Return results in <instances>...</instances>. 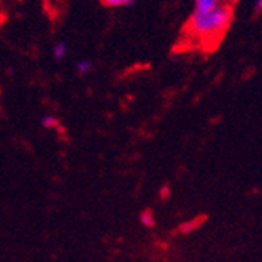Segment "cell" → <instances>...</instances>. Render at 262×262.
Returning a JSON list of instances; mask_svg holds the SVG:
<instances>
[{"mask_svg":"<svg viewBox=\"0 0 262 262\" xmlns=\"http://www.w3.org/2000/svg\"><path fill=\"white\" fill-rule=\"evenodd\" d=\"M232 19V5H221L208 13L193 15L190 16L188 28L195 34L196 37L201 39H217L221 37L224 31L229 28Z\"/></svg>","mask_w":262,"mask_h":262,"instance_id":"obj_1","label":"cell"},{"mask_svg":"<svg viewBox=\"0 0 262 262\" xmlns=\"http://www.w3.org/2000/svg\"><path fill=\"white\" fill-rule=\"evenodd\" d=\"M232 5L230 0H195V8H193V15H201L208 13V11L214 10L215 7L221 5Z\"/></svg>","mask_w":262,"mask_h":262,"instance_id":"obj_2","label":"cell"},{"mask_svg":"<svg viewBox=\"0 0 262 262\" xmlns=\"http://www.w3.org/2000/svg\"><path fill=\"white\" fill-rule=\"evenodd\" d=\"M140 224L143 227H146V229H153V227L156 225V217H155V214L151 209H145L140 212Z\"/></svg>","mask_w":262,"mask_h":262,"instance_id":"obj_3","label":"cell"},{"mask_svg":"<svg viewBox=\"0 0 262 262\" xmlns=\"http://www.w3.org/2000/svg\"><path fill=\"white\" fill-rule=\"evenodd\" d=\"M92 68H94V61L92 60H89V58L79 60L76 63V73L79 76H85V74H89L90 71H92Z\"/></svg>","mask_w":262,"mask_h":262,"instance_id":"obj_4","label":"cell"},{"mask_svg":"<svg viewBox=\"0 0 262 262\" xmlns=\"http://www.w3.org/2000/svg\"><path fill=\"white\" fill-rule=\"evenodd\" d=\"M52 53H53V58L55 60H58V61H61L64 56H66V53H68V45H66V42H56L55 45H53V50H52Z\"/></svg>","mask_w":262,"mask_h":262,"instance_id":"obj_5","label":"cell"},{"mask_svg":"<svg viewBox=\"0 0 262 262\" xmlns=\"http://www.w3.org/2000/svg\"><path fill=\"white\" fill-rule=\"evenodd\" d=\"M40 126L43 129H55L58 126V119H56V116H53V115H45L40 118Z\"/></svg>","mask_w":262,"mask_h":262,"instance_id":"obj_6","label":"cell"},{"mask_svg":"<svg viewBox=\"0 0 262 262\" xmlns=\"http://www.w3.org/2000/svg\"><path fill=\"white\" fill-rule=\"evenodd\" d=\"M132 2H134V0H101V4H103L105 7H111V8L124 7V5H129Z\"/></svg>","mask_w":262,"mask_h":262,"instance_id":"obj_7","label":"cell"},{"mask_svg":"<svg viewBox=\"0 0 262 262\" xmlns=\"http://www.w3.org/2000/svg\"><path fill=\"white\" fill-rule=\"evenodd\" d=\"M198 225H200L198 221H188V222L180 225V232L182 233H190V232H193L195 229H198Z\"/></svg>","mask_w":262,"mask_h":262,"instance_id":"obj_8","label":"cell"},{"mask_svg":"<svg viewBox=\"0 0 262 262\" xmlns=\"http://www.w3.org/2000/svg\"><path fill=\"white\" fill-rule=\"evenodd\" d=\"M254 8H256V11H260V8H262V0H256Z\"/></svg>","mask_w":262,"mask_h":262,"instance_id":"obj_9","label":"cell"}]
</instances>
